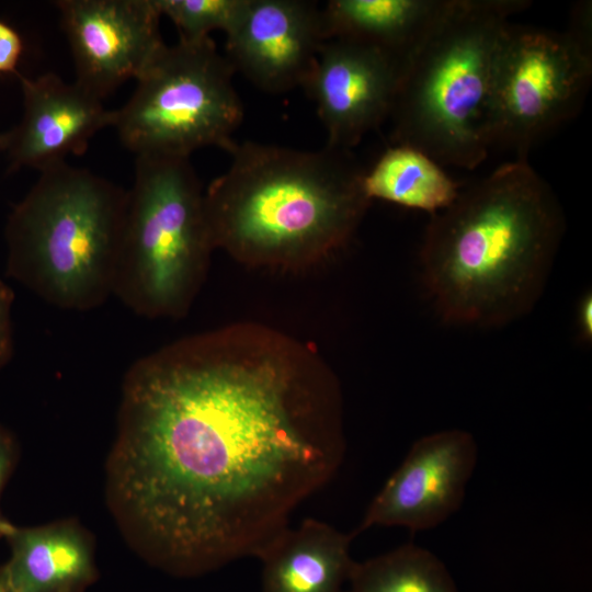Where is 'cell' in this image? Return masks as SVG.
I'll return each mask as SVG.
<instances>
[{
  "label": "cell",
  "instance_id": "obj_1",
  "mask_svg": "<svg viewBox=\"0 0 592 592\" xmlns=\"http://www.w3.org/2000/svg\"><path fill=\"white\" fill-rule=\"evenodd\" d=\"M340 383L312 348L237 322L135 361L106 494L134 549L174 576L259 557L345 454Z\"/></svg>",
  "mask_w": 592,
  "mask_h": 592
},
{
  "label": "cell",
  "instance_id": "obj_2",
  "mask_svg": "<svg viewBox=\"0 0 592 592\" xmlns=\"http://www.w3.org/2000/svg\"><path fill=\"white\" fill-rule=\"evenodd\" d=\"M563 231L548 183L527 160L504 163L431 216L420 249L424 289L447 323L508 325L538 301Z\"/></svg>",
  "mask_w": 592,
  "mask_h": 592
},
{
  "label": "cell",
  "instance_id": "obj_3",
  "mask_svg": "<svg viewBox=\"0 0 592 592\" xmlns=\"http://www.w3.org/2000/svg\"><path fill=\"white\" fill-rule=\"evenodd\" d=\"M204 191L215 249L250 266L307 269L342 250L369 204L350 150L236 143Z\"/></svg>",
  "mask_w": 592,
  "mask_h": 592
},
{
  "label": "cell",
  "instance_id": "obj_4",
  "mask_svg": "<svg viewBox=\"0 0 592 592\" xmlns=\"http://www.w3.org/2000/svg\"><path fill=\"white\" fill-rule=\"evenodd\" d=\"M526 0H448L400 61L389 118L394 145L417 148L441 166L473 170L491 148L489 99L499 38Z\"/></svg>",
  "mask_w": 592,
  "mask_h": 592
},
{
  "label": "cell",
  "instance_id": "obj_5",
  "mask_svg": "<svg viewBox=\"0 0 592 592\" xmlns=\"http://www.w3.org/2000/svg\"><path fill=\"white\" fill-rule=\"evenodd\" d=\"M127 190L57 164L8 216L5 273L49 305L88 311L113 295Z\"/></svg>",
  "mask_w": 592,
  "mask_h": 592
},
{
  "label": "cell",
  "instance_id": "obj_6",
  "mask_svg": "<svg viewBox=\"0 0 592 592\" xmlns=\"http://www.w3.org/2000/svg\"><path fill=\"white\" fill-rule=\"evenodd\" d=\"M213 250L204 191L190 158L136 157L113 295L141 317H184Z\"/></svg>",
  "mask_w": 592,
  "mask_h": 592
},
{
  "label": "cell",
  "instance_id": "obj_7",
  "mask_svg": "<svg viewBox=\"0 0 592 592\" xmlns=\"http://www.w3.org/2000/svg\"><path fill=\"white\" fill-rule=\"evenodd\" d=\"M235 72L210 36L164 44L114 110L112 127L136 157L190 158L210 146L229 152L243 118Z\"/></svg>",
  "mask_w": 592,
  "mask_h": 592
},
{
  "label": "cell",
  "instance_id": "obj_8",
  "mask_svg": "<svg viewBox=\"0 0 592 592\" xmlns=\"http://www.w3.org/2000/svg\"><path fill=\"white\" fill-rule=\"evenodd\" d=\"M591 2L573 5L566 31L509 22L496 49L489 135L527 160L530 151L573 118L592 78Z\"/></svg>",
  "mask_w": 592,
  "mask_h": 592
},
{
  "label": "cell",
  "instance_id": "obj_9",
  "mask_svg": "<svg viewBox=\"0 0 592 592\" xmlns=\"http://www.w3.org/2000/svg\"><path fill=\"white\" fill-rule=\"evenodd\" d=\"M477 459L475 437L465 430L418 439L368 504L354 535L373 526L415 533L441 525L462 506Z\"/></svg>",
  "mask_w": 592,
  "mask_h": 592
},
{
  "label": "cell",
  "instance_id": "obj_10",
  "mask_svg": "<svg viewBox=\"0 0 592 592\" xmlns=\"http://www.w3.org/2000/svg\"><path fill=\"white\" fill-rule=\"evenodd\" d=\"M76 82L103 100L136 80L166 44L156 0H58Z\"/></svg>",
  "mask_w": 592,
  "mask_h": 592
},
{
  "label": "cell",
  "instance_id": "obj_11",
  "mask_svg": "<svg viewBox=\"0 0 592 592\" xmlns=\"http://www.w3.org/2000/svg\"><path fill=\"white\" fill-rule=\"evenodd\" d=\"M400 61L369 45L332 38L322 45L304 89L327 132V146L350 150L389 118Z\"/></svg>",
  "mask_w": 592,
  "mask_h": 592
},
{
  "label": "cell",
  "instance_id": "obj_12",
  "mask_svg": "<svg viewBox=\"0 0 592 592\" xmlns=\"http://www.w3.org/2000/svg\"><path fill=\"white\" fill-rule=\"evenodd\" d=\"M226 36L235 71L267 93L303 88L327 41L321 8L308 0H247Z\"/></svg>",
  "mask_w": 592,
  "mask_h": 592
},
{
  "label": "cell",
  "instance_id": "obj_13",
  "mask_svg": "<svg viewBox=\"0 0 592 592\" xmlns=\"http://www.w3.org/2000/svg\"><path fill=\"white\" fill-rule=\"evenodd\" d=\"M18 78L23 114L3 133L9 172L21 168L42 172L64 163L69 156L83 155L98 132L112 127L114 110L76 81L65 82L53 72Z\"/></svg>",
  "mask_w": 592,
  "mask_h": 592
},
{
  "label": "cell",
  "instance_id": "obj_14",
  "mask_svg": "<svg viewBox=\"0 0 592 592\" xmlns=\"http://www.w3.org/2000/svg\"><path fill=\"white\" fill-rule=\"evenodd\" d=\"M3 565L14 592H83L96 579L91 537L75 521L23 527L10 522Z\"/></svg>",
  "mask_w": 592,
  "mask_h": 592
},
{
  "label": "cell",
  "instance_id": "obj_15",
  "mask_svg": "<svg viewBox=\"0 0 592 592\" xmlns=\"http://www.w3.org/2000/svg\"><path fill=\"white\" fill-rule=\"evenodd\" d=\"M354 533L315 519L286 527L261 551L262 592H342L354 566Z\"/></svg>",
  "mask_w": 592,
  "mask_h": 592
},
{
  "label": "cell",
  "instance_id": "obj_16",
  "mask_svg": "<svg viewBox=\"0 0 592 592\" xmlns=\"http://www.w3.org/2000/svg\"><path fill=\"white\" fill-rule=\"evenodd\" d=\"M448 0H331L321 8L326 38L379 48L401 61Z\"/></svg>",
  "mask_w": 592,
  "mask_h": 592
},
{
  "label": "cell",
  "instance_id": "obj_17",
  "mask_svg": "<svg viewBox=\"0 0 592 592\" xmlns=\"http://www.w3.org/2000/svg\"><path fill=\"white\" fill-rule=\"evenodd\" d=\"M363 187L371 201L383 200L432 216L456 200L462 184L423 151L392 145L364 171Z\"/></svg>",
  "mask_w": 592,
  "mask_h": 592
},
{
  "label": "cell",
  "instance_id": "obj_18",
  "mask_svg": "<svg viewBox=\"0 0 592 592\" xmlns=\"http://www.w3.org/2000/svg\"><path fill=\"white\" fill-rule=\"evenodd\" d=\"M349 592H459L445 565L412 543L354 562Z\"/></svg>",
  "mask_w": 592,
  "mask_h": 592
},
{
  "label": "cell",
  "instance_id": "obj_19",
  "mask_svg": "<svg viewBox=\"0 0 592 592\" xmlns=\"http://www.w3.org/2000/svg\"><path fill=\"white\" fill-rule=\"evenodd\" d=\"M161 15L177 26L180 37L196 39L212 31L227 34L238 22L247 0H156Z\"/></svg>",
  "mask_w": 592,
  "mask_h": 592
},
{
  "label": "cell",
  "instance_id": "obj_20",
  "mask_svg": "<svg viewBox=\"0 0 592 592\" xmlns=\"http://www.w3.org/2000/svg\"><path fill=\"white\" fill-rule=\"evenodd\" d=\"M24 52L21 34L10 24L0 20V75L19 76L18 66Z\"/></svg>",
  "mask_w": 592,
  "mask_h": 592
},
{
  "label": "cell",
  "instance_id": "obj_21",
  "mask_svg": "<svg viewBox=\"0 0 592 592\" xmlns=\"http://www.w3.org/2000/svg\"><path fill=\"white\" fill-rule=\"evenodd\" d=\"M13 300V291L0 280V369L11 360L14 349Z\"/></svg>",
  "mask_w": 592,
  "mask_h": 592
},
{
  "label": "cell",
  "instance_id": "obj_22",
  "mask_svg": "<svg viewBox=\"0 0 592 592\" xmlns=\"http://www.w3.org/2000/svg\"><path fill=\"white\" fill-rule=\"evenodd\" d=\"M16 456V446L11 433L0 425V494L12 471ZM7 521L0 513V538L3 537V532Z\"/></svg>",
  "mask_w": 592,
  "mask_h": 592
},
{
  "label": "cell",
  "instance_id": "obj_23",
  "mask_svg": "<svg viewBox=\"0 0 592 592\" xmlns=\"http://www.w3.org/2000/svg\"><path fill=\"white\" fill-rule=\"evenodd\" d=\"M579 329L585 340L592 337V296L587 294L579 304L578 310Z\"/></svg>",
  "mask_w": 592,
  "mask_h": 592
},
{
  "label": "cell",
  "instance_id": "obj_24",
  "mask_svg": "<svg viewBox=\"0 0 592 592\" xmlns=\"http://www.w3.org/2000/svg\"><path fill=\"white\" fill-rule=\"evenodd\" d=\"M0 592H14L8 580L3 566L0 567Z\"/></svg>",
  "mask_w": 592,
  "mask_h": 592
},
{
  "label": "cell",
  "instance_id": "obj_25",
  "mask_svg": "<svg viewBox=\"0 0 592 592\" xmlns=\"http://www.w3.org/2000/svg\"><path fill=\"white\" fill-rule=\"evenodd\" d=\"M3 148H4V145H3V133L0 132V155L3 153Z\"/></svg>",
  "mask_w": 592,
  "mask_h": 592
},
{
  "label": "cell",
  "instance_id": "obj_26",
  "mask_svg": "<svg viewBox=\"0 0 592 592\" xmlns=\"http://www.w3.org/2000/svg\"><path fill=\"white\" fill-rule=\"evenodd\" d=\"M64 592H76V591H64Z\"/></svg>",
  "mask_w": 592,
  "mask_h": 592
}]
</instances>
